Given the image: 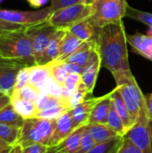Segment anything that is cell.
Wrapping results in <instances>:
<instances>
[{
    "mask_svg": "<svg viewBox=\"0 0 152 153\" xmlns=\"http://www.w3.org/2000/svg\"><path fill=\"white\" fill-rule=\"evenodd\" d=\"M127 39L123 22L105 26L99 37V53L101 67L117 76L131 72Z\"/></svg>",
    "mask_w": 152,
    "mask_h": 153,
    "instance_id": "cell-1",
    "label": "cell"
},
{
    "mask_svg": "<svg viewBox=\"0 0 152 153\" xmlns=\"http://www.w3.org/2000/svg\"><path fill=\"white\" fill-rule=\"evenodd\" d=\"M26 28L0 36V56L22 62L26 66H32L36 65V61Z\"/></svg>",
    "mask_w": 152,
    "mask_h": 153,
    "instance_id": "cell-2",
    "label": "cell"
},
{
    "mask_svg": "<svg viewBox=\"0 0 152 153\" xmlns=\"http://www.w3.org/2000/svg\"><path fill=\"white\" fill-rule=\"evenodd\" d=\"M115 81L127 109L135 123L150 121L151 118L147 110L145 96L142 94L133 74L119 76Z\"/></svg>",
    "mask_w": 152,
    "mask_h": 153,
    "instance_id": "cell-3",
    "label": "cell"
},
{
    "mask_svg": "<svg viewBox=\"0 0 152 153\" xmlns=\"http://www.w3.org/2000/svg\"><path fill=\"white\" fill-rule=\"evenodd\" d=\"M126 0H94L91 3V13L89 22L98 29L107 25L122 22L125 17Z\"/></svg>",
    "mask_w": 152,
    "mask_h": 153,
    "instance_id": "cell-4",
    "label": "cell"
},
{
    "mask_svg": "<svg viewBox=\"0 0 152 153\" xmlns=\"http://www.w3.org/2000/svg\"><path fill=\"white\" fill-rule=\"evenodd\" d=\"M55 125L56 120L38 117L25 119L18 143L22 148L34 143H41L48 146Z\"/></svg>",
    "mask_w": 152,
    "mask_h": 153,
    "instance_id": "cell-5",
    "label": "cell"
},
{
    "mask_svg": "<svg viewBox=\"0 0 152 153\" xmlns=\"http://www.w3.org/2000/svg\"><path fill=\"white\" fill-rule=\"evenodd\" d=\"M91 13V3H78L57 9L50 14L47 23L56 29L66 30L69 27L88 19Z\"/></svg>",
    "mask_w": 152,
    "mask_h": 153,
    "instance_id": "cell-6",
    "label": "cell"
},
{
    "mask_svg": "<svg viewBox=\"0 0 152 153\" xmlns=\"http://www.w3.org/2000/svg\"><path fill=\"white\" fill-rule=\"evenodd\" d=\"M51 13L52 10L50 6L37 11H18L0 9V19L24 27H30L46 22L48 20Z\"/></svg>",
    "mask_w": 152,
    "mask_h": 153,
    "instance_id": "cell-7",
    "label": "cell"
},
{
    "mask_svg": "<svg viewBox=\"0 0 152 153\" xmlns=\"http://www.w3.org/2000/svg\"><path fill=\"white\" fill-rule=\"evenodd\" d=\"M56 29L49 25L47 22L26 28V32L31 40L36 65H41L46 48Z\"/></svg>",
    "mask_w": 152,
    "mask_h": 153,
    "instance_id": "cell-8",
    "label": "cell"
},
{
    "mask_svg": "<svg viewBox=\"0 0 152 153\" xmlns=\"http://www.w3.org/2000/svg\"><path fill=\"white\" fill-rule=\"evenodd\" d=\"M97 60H99V40L83 42L82 46L64 62L74 63L86 67Z\"/></svg>",
    "mask_w": 152,
    "mask_h": 153,
    "instance_id": "cell-9",
    "label": "cell"
},
{
    "mask_svg": "<svg viewBox=\"0 0 152 153\" xmlns=\"http://www.w3.org/2000/svg\"><path fill=\"white\" fill-rule=\"evenodd\" d=\"M100 98L101 97H92L90 99H86L84 101H82V103L69 110V114L71 116L75 129L88 125L91 110L94 108V106L98 103V101L100 100Z\"/></svg>",
    "mask_w": 152,
    "mask_h": 153,
    "instance_id": "cell-10",
    "label": "cell"
},
{
    "mask_svg": "<svg viewBox=\"0 0 152 153\" xmlns=\"http://www.w3.org/2000/svg\"><path fill=\"white\" fill-rule=\"evenodd\" d=\"M74 126L71 116L69 114V110L62 114L57 119H56L55 128L52 134V136L49 141V147H54L62 143L73 130Z\"/></svg>",
    "mask_w": 152,
    "mask_h": 153,
    "instance_id": "cell-11",
    "label": "cell"
},
{
    "mask_svg": "<svg viewBox=\"0 0 152 153\" xmlns=\"http://www.w3.org/2000/svg\"><path fill=\"white\" fill-rule=\"evenodd\" d=\"M127 42L132 47L133 52L152 61V37L140 32L126 34Z\"/></svg>",
    "mask_w": 152,
    "mask_h": 153,
    "instance_id": "cell-12",
    "label": "cell"
},
{
    "mask_svg": "<svg viewBox=\"0 0 152 153\" xmlns=\"http://www.w3.org/2000/svg\"><path fill=\"white\" fill-rule=\"evenodd\" d=\"M30 84L36 88L40 93L44 92L49 82L52 81L47 65H35L29 66Z\"/></svg>",
    "mask_w": 152,
    "mask_h": 153,
    "instance_id": "cell-13",
    "label": "cell"
},
{
    "mask_svg": "<svg viewBox=\"0 0 152 153\" xmlns=\"http://www.w3.org/2000/svg\"><path fill=\"white\" fill-rule=\"evenodd\" d=\"M66 30L71 32L73 35H74L76 38L83 42L99 40L100 33V29L96 28L89 22L88 19L69 27L68 29H66Z\"/></svg>",
    "mask_w": 152,
    "mask_h": 153,
    "instance_id": "cell-14",
    "label": "cell"
},
{
    "mask_svg": "<svg viewBox=\"0 0 152 153\" xmlns=\"http://www.w3.org/2000/svg\"><path fill=\"white\" fill-rule=\"evenodd\" d=\"M112 107L111 91L100 98L98 103L91 110L88 125L90 124H103L107 125L108 115Z\"/></svg>",
    "mask_w": 152,
    "mask_h": 153,
    "instance_id": "cell-15",
    "label": "cell"
},
{
    "mask_svg": "<svg viewBox=\"0 0 152 153\" xmlns=\"http://www.w3.org/2000/svg\"><path fill=\"white\" fill-rule=\"evenodd\" d=\"M22 67L25 66L9 65L0 68V92L11 97L14 89L18 72Z\"/></svg>",
    "mask_w": 152,
    "mask_h": 153,
    "instance_id": "cell-16",
    "label": "cell"
},
{
    "mask_svg": "<svg viewBox=\"0 0 152 153\" xmlns=\"http://www.w3.org/2000/svg\"><path fill=\"white\" fill-rule=\"evenodd\" d=\"M111 100H112V104H113L115 109L116 110L119 117H121V119L124 123L125 128V132L127 133L135 125V121L130 115V113L127 109V107H126V105L123 100V97H122L121 93L119 92L117 87H116L111 91Z\"/></svg>",
    "mask_w": 152,
    "mask_h": 153,
    "instance_id": "cell-17",
    "label": "cell"
},
{
    "mask_svg": "<svg viewBox=\"0 0 152 153\" xmlns=\"http://www.w3.org/2000/svg\"><path fill=\"white\" fill-rule=\"evenodd\" d=\"M65 30L64 29H56L54 34L52 35L50 41L46 48L45 54L41 65H47L51 62L56 61L60 52V47L63 40V38L65 34Z\"/></svg>",
    "mask_w": 152,
    "mask_h": 153,
    "instance_id": "cell-18",
    "label": "cell"
},
{
    "mask_svg": "<svg viewBox=\"0 0 152 153\" xmlns=\"http://www.w3.org/2000/svg\"><path fill=\"white\" fill-rule=\"evenodd\" d=\"M100 67L101 63L99 59L86 66L83 73L82 74V84L80 85V87L85 90L89 93V95H91L93 92Z\"/></svg>",
    "mask_w": 152,
    "mask_h": 153,
    "instance_id": "cell-19",
    "label": "cell"
},
{
    "mask_svg": "<svg viewBox=\"0 0 152 153\" xmlns=\"http://www.w3.org/2000/svg\"><path fill=\"white\" fill-rule=\"evenodd\" d=\"M83 43L81 39L76 38L74 35H73L68 30L65 31V34L63 38L61 47H60V52L59 56L56 61L64 62L65 59H67L73 53H74Z\"/></svg>",
    "mask_w": 152,
    "mask_h": 153,
    "instance_id": "cell-20",
    "label": "cell"
},
{
    "mask_svg": "<svg viewBox=\"0 0 152 153\" xmlns=\"http://www.w3.org/2000/svg\"><path fill=\"white\" fill-rule=\"evenodd\" d=\"M84 127L85 126H81L74 129L62 143H60L56 146L50 148H52L55 151H61L66 153H75L79 148L81 137L84 130Z\"/></svg>",
    "mask_w": 152,
    "mask_h": 153,
    "instance_id": "cell-21",
    "label": "cell"
},
{
    "mask_svg": "<svg viewBox=\"0 0 152 153\" xmlns=\"http://www.w3.org/2000/svg\"><path fill=\"white\" fill-rule=\"evenodd\" d=\"M86 129L93 138L96 143L108 141L112 138H115L118 135L107 125L103 124H90L86 126Z\"/></svg>",
    "mask_w": 152,
    "mask_h": 153,
    "instance_id": "cell-22",
    "label": "cell"
},
{
    "mask_svg": "<svg viewBox=\"0 0 152 153\" xmlns=\"http://www.w3.org/2000/svg\"><path fill=\"white\" fill-rule=\"evenodd\" d=\"M11 103L13 106L14 109L24 119L34 117H36V115L38 113L37 103L34 101L11 98Z\"/></svg>",
    "mask_w": 152,
    "mask_h": 153,
    "instance_id": "cell-23",
    "label": "cell"
},
{
    "mask_svg": "<svg viewBox=\"0 0 152 153\" xmlns=\"http://www.w3.org/2000/svg\"><path fill=\"white\" fill-rule=\"evenodd\" d=\"M21 127L0 123V141L8 146L18 144L21 136Z\"/></svg>",
    "mask_w": 152,
    "mask_h": 153,
    "instance_id": "cell-24",
    "label": "cell"
},
{
    "mask_svg": "<svg viewBox=\"0 0 152 153\" xmlns=\"http://www.w3.org/2000/svg\"><path fill=\"white\" fill-rule=\"evenodd\" d=\"M25 119L14 109L12 103L5 106L0 111V123L22 127Z\"/></svg>",
    "mask_w": 152,
    "mask_h": 153,
    "instance_id": "cell-25",
    "label": "cell"
},
{
    "mask_svg": "<svg viewBox=\"0 0 152 153\" xmlns=\"http://www.w3.org/2000/svg\"><path fill=\"white\" fill-rule=\"evenodd\" d=\"M123 140L124 136H116L108 141L96 143L88 153H117Z\"/></svg>",
    "mask_w": 152,
    "mask_h": 153,
    "instance_id": "cell-26",
    "label": "cell"
},
{
    "mask_svg": "<svg viewBox=\"0 0 152 153\" xmlns=\"http://www.w3.org/2000/svg\"><path fill=\"white\" fill-rule=\"evenodd\" d=\"M48 65L49 68V72H50V76L52 78V80L58 84L59 86H61L62 88L65 86L66 78L68 76V73L66 72L63 62L60 61H54L51 62L49 64H47Z\"/></svg>",
    "mask_w": 152,
    "mask_h": 153,
    "instance_id": "cell-27",
    "label": "cell"
},
{
    "mask_svg": "<svg viewBox=\"0 0 152 153\" xmlns=\"http://www.w3.org/2000/svg\"><path fill=\"white\" fill-rule=\"evenodd\" d=\"M40 91H38L36 88L31 86L30 84H28L24 86L23 88L20 90H15L13 91L11 98L14 99H21V100H30V101H34L37 102L39 97L40 96Z\"/></svg>",
    "mask_w": 152,
    "mask_h": 153,
    "instance_id": "cell-28",
    "label": "cell"
},
{
    "mask_svg": "<svg viewBox=\"0 0 152 153\" xmlns=\"http://www.w3.org/2000/svg\"><path fill=\"white\" fill-rule=\"evenodd\" d=\"M107 126L120 136H125L126 134L124 123H123L121 117H119L118 113L115 109L113 104H112V107H111V109H110V112L108 115Z\"/></svg>",
    "mask_w": 152,
    "mask_h": 153,
    "instance_id": "cell-29",
    "label": "cell"
},
{
    "mask_svg": "<svg viewBox=\"0 0 152 153\" xmlns=\"http://www.w3.org/2000/svg\"><path fill=\"white\" fill-rule=\"evenodd\" d=\"M125 17H128V18L136 20L138 22H141L146 24L147 26H149V28H152L151 13H148V12H144V11L135 9V8H133L128 4V6L126 8Z\"/></svg>",
    "mask_w": 152,
    "mask_h": 153,
    "instance_id": "cell-30",
    "label": "cell"
},
{
    "mask_svg": "<svg viewBox=\"0 0 152 153\" xmlns=\"http://www.w3.org/2000/svg\"><path fill=\"white\" fill-rule=\"evenodd\" d=\"M68 110H70V108L67 106L61 105V106H57V107L45 109L42 111H39L37 113L36 117H41V118H46V119H50V120H56L62 114H64L65 112H66Z\"/></svg>",
    "mask_w": 152,
    "mask_h": 153,
    "instance_id": "cell-31",
    "label": "cell"
},
{
    "mask_svg": "<svg viewBox=\"0 0 152 153\" xmlns=\"http://www.w3.org/2000/svg\"><path fill=\"white\" fill-rule=\"evenodd\" d=\"M95 144H96L95 141L93 140V138L91 137V135L86 129V126H85L82 137H81L79 148L75 153H88L94 147Z\"/></svg>",
    "mask_w": 152,
    "mask_h": 153,
    "instance_id": "cell-32",
    "label": "cell"
},
{
    "mask_svg": "<svg viewBox=\"0 0 152 153\" xmlns=\"http://www.w3.org/2000/svg\"><path fill=\"white\" fill-rule=\"evenodd\" d=\"M28 84H30V69L29 66H25L21 68L18 72L13 91L20 90Z\"/></svg>",
    "mask_w": 152,
    "mask_h": 153,
    "instance_id": "cell-33",
    "label": "cell"
},
{
    "mask_svg": "<svg viewBox=\"0 0 152 153\" xmlns=\"http://www.w3.org/2000/svg\"><path fill=\"white\" fill-rule=\"evenodd\" d=\"M117 153H144L136 145H134L128 138L124 136L122 144L118 150Z\"/></svg>",
    "mask_w": 152,
    "mask_h": 153,
    "instance_id": "cell-34",
    "label": "cell"
},
{
    "mask_svg": "<svg viewBox=\"0 0 152 153\" xmlns=\"http://www.w3.org/2000/svg\"><path fill=\"white\" fill-rule=\"evenodd\" d=\"M26 27L22 26V25H18V24H14V23H11L5 21H3L0 19V36L11 31H14V30H22L25 29Z\"/></svg>",
    "mask_w": 152,
    "mask_h": 153,
    "instance_id": "cell-35",
    "label": "cell"
},
{
    "mask_svg": "<svg viewBox=\"0 0 152 153\" xmlns=\"http://www.w3.org/2000/svg\"><path fill=\"white\" fill-rule=\"evenodd\" d=\"M82 0H51V4H50V8L52 10V12L63 8V7H66L69 5H73L78 3H82ZM85 3V2H84Z\"/></svg>",
    "mask_w": 152,
    "mask_h": 153,
    "instance_id": "cell-36",
    "label": "cell"
},
{
    "mask_svg": "<svg viewBox=\"0 0 152 153\" xmlns=\"http://www.w3.org/2000/svg\"><path fill=\"white\" fill-rule=\"evenodd\" d=\"M49 147L41 143H34L29 146L23 147L22 149V153H47Z\"/></svg>",
    "mask_w": 152,
    "mask_h": 153,
    "instance_id": "cell-37",
    "label": "cell"
},
{
    "mask_svg": "<svg viewBox=\"0 0 152 153\" xmlns=\"http://www.w3.org/2000/svg\"><path fill=\"white\" fill-rule=\"evenodd\" d=\"M64 66L68 74H82L85 69V66H82L80 65L74 64V63H69V62H63Z\"/></svg>",
    "mask_w": 152,
    "mask_h": 153,
    "instance_id": "cell-38",
    "label": "cell"
},
{
    "mask_svg": "<svg viewBox=\"0 0 152 153\" xmlns=\"http://www.w3.org/2000/svg\"><path fill=\"white\" fill-rule=\"evenodd\" d=\"M9 65H21V66H26L23 63L13 60V59H7L0 56V68L4 67V66H9Z\"/></svg>",
    "mask_w": 152,
    "mask_h": 153,
    "instance_id": "cell-39",
    "label": "cell"
},
{
    "mask_svg": "<svg viewBox=\"0 0 152 153\" xmlns=\"http://www.w3.org/2000/svg\"><path fill=\"white\" fill-rule=\"evenodd\" d=\"M48 0H27L28 4L34 8H39L41 6H44Z\"/></svg>",
    "mask_w": 152,
    "mask_h": 153,
    "instance_id": "cell-40",
    "label": "cell"
},
{
    "mask_svg": "<svg viewBox=\"0 0 152 153\" xmlns=\"http://www.w3.org/2000/svg\"><path fill=\"white\" fill-rule=\"evenodd\" d=\"M145 100H146V106H147V110L149 117L152 121V93L145 96Z\"/></svg>",
    "mask_w": 152,
    "mask_h": 153,
    "instance_id": "cell-41",
    "label": "cell"
},
{
    "mask_svg": "<svg viewBox=\"0 0 152 153\" xmlns=\"http://www.w3.org/2000/svg\"><path fill=\"white\" fill-rule=\"evenodd\" d=\"M11 103V97L9 95L4 94L2 97H0V111L8 104Z\"/></svg>",
    "mask_w": 152,
    "mask_h": 153,
    "instance_id": "cell-42",
    "label": "cell"
},
{
    "mask_svg": "<svg viewBox=\"0 0 152 153\" xmlns=\"http://www.w3.org/2000/svg\"><path fill=\"white\" fill-rule=\"evenodd\" d=\"M22 147L18 143V144H15L12 147L11 151L9 152V153H22Z\"/></svg>",
    "mask_w": 152,
    "mask_h": 153,
    "instance_id": "cell-43",
    "label": "cell"
},
{
    "mask_svg": "<svg viewBox=\"0 0 152 153\" xmlns=\"http://www.w3.org/2000/svg\"><path fill=\"white\" fill-rule=\"evenodd\" d=\"M13 146H1L0 147V153H9Z\"/></svg>",
    "mask_w": 152,
    "mask_h": 153,
    "instance_id": "cell-44",
    "label": "cell"
},
{
    "mask_svg": "<svg viewBox=\"0 0 152 153\" xmlns=\"http://www.w3.org/2000/svg\"><path fill=\"white\" fill-rule=\"evenodd\" d=\"M47 153H66V152H61V151H55V150H53L52 148H50V147H49V149H48V151H47Z\"/></svg>",
    "mask_w": 152,
    "mask_h": 153,
    "instance_id": "cell-45",
    "label": "cell"
},
{
    "mask_svg": "<svg viewBox=\"0 0 152 153\" xmlns=\"http://www.w3.org/2000/svg\"><path fill=\"white\" fill-rule=\"evenodd\" d=\"M83 2H85V3H92L94 0H82Z\"/></svg>",
    "mask_w": 152,
    "mask_h": 153,
    "instance_id": "cell-46",
    "label": "cell"
},
{
    "mask_svg": "<svg viewBox=\"0 0 152 153\" xmlns=\"http://www.w3.org/2000/svg\"><path fill=\"white\" fill-rule=\"evenodd\" d=\"M1 146H8V145H6V144H4L2 141H0V147Z\"/></svg>",
    "mask_w": 152,
    "mask_h": 153,
    "instance_id": "cell-47",
    "label": "cell"
},
{
    "mask_svg": "<svg viewBox=\"0 0 152 153\" xmlns=\"http://www.w3.org/2000/svg\"><path fill=\"white\" fill-rule=\"evenodd\" d=\"M4 95V93H2V92H0V97H2Z\"/></svg>",
    "mask_w": 152,
    "mask_h": 153,
    "instance_id": "cell-48",
    "label": "cell"
},
{
    "mask_svg": "<svg viewBox=\"0 0 152 153\" xmlns=\"http://www.w3.org/2000/svg\"><path fill=\"white\" fill-rule=\"evenodd\" d=\"M3 1H4V0H0V4H1V3H2Z\"/></svg>",
    "mask_w": 152,
    "mask_h": 153,
    "instance_id": "cell-49",
    "label": "cell"
}]
</instances>
